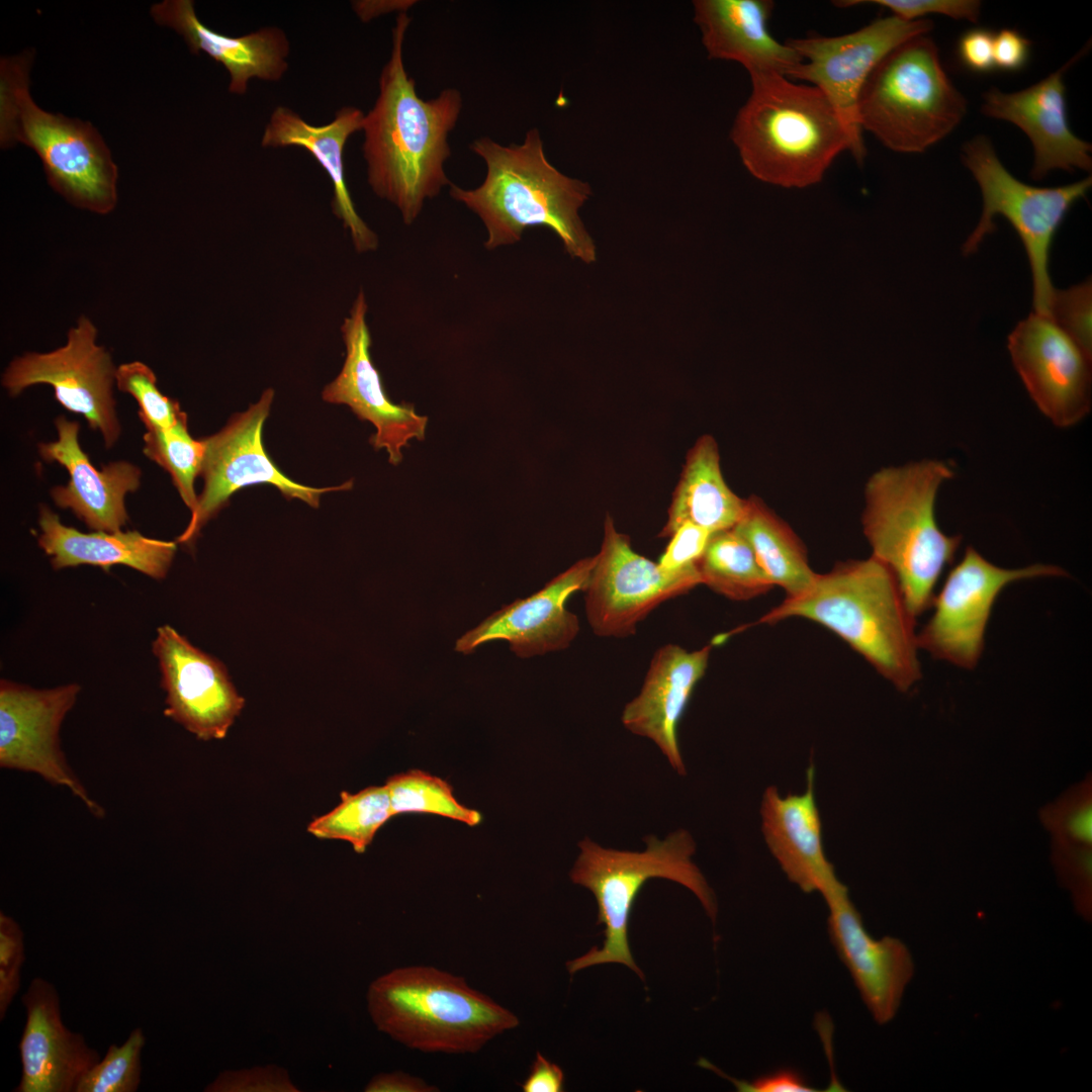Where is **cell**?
<instances>
[{
	"label": "cell",
	"mask_w": 1092,
	"mask_h": 1092,
	"mask_svg": "<svg viewBox=\"0 0 1092 1092\" xmlns=\"http://www.w3.org/2000/svg\"><path fill=\"white\" fill-rule=\"evenodd\" d=\"M411 21L406 12L398 13L390 58L379 77V94L362 126L368 184L399 210L405 224L415 221L426 199L451 185L444 170L451 155L448 134L462 109L461 93L454 88L429 100L418 96L402 58Z\"/></svg>",
	"instance_id": "obj_1"
},
{
	"label": "cell",
	"mask_w": 1092,
	"mask_h": 1092,
	"mask_svg": "<svg viewBox=\"0 0 1092 1092\" xmlns=\"http://www.w3.org/2000/svg\"><path fill=\"white\" fill-rule=\"evenodd\" d=\"M469 148L484 161L485 179L475 189L451 183L449 193L480 217L488 235L486 249L516 243L527 228L542 225L557 235L571 257L595 261V245L578 214L590 186L548 161L537 128L528 130L521 144L503 146L482 136Z\"/></svg>",
	"instance_id": "obj_2"
},
{
	"label": "cell",
	"mask_w": 1092,
	"mask_h": 1092,
	"mask_svg": "<svg viewBox=\"0 0 1092 1092\" xmlns=\"http://www.w3.org/2000/svg\"><path fill=\"white\" fill-rule=\"evenodd\" d=\"M791 617L811 620L838 635L901 692L921 677L915 618L894 572L873 555L816 573L805 592L787 597L758 623Z\"/></svg>",
	"instance_id": "obj_3"
},
{
	"label": "cell",
	"mask_w": 1092,
	"mask_h": 1092,
	"mask_svg": "<svg viewBox=\"0 0 1092 1092\" xmlns=\"http://www.w3.org/2000/svg\"><path fill=\"white\" fill-rule=\"evenodd\" d=\"M750 79L730 139L755 178L802 188L820 182L842 152L854 157L847 127L817 87L776 74Z\"/></svg>",
	"instance_id": "obj_4"
},
{
	"label": "cell",
	"mask_w": 1092,
	"mask_h": 1092,
	"mask_svg": "<svg viewBox=\"0 0 1092 1092\" xmlns=\"http://www.w3.org/2000/svg\"><path fill=\"white\" fill-rule=\"evenodd\" d=\"M954 475L939 460H922L876 471L864 488L863 534L873 556L895 574L907 609L916 618L931 607L934 586L961 544L936 521L941 484Z\"/></svg>",
	"instance_id": "obj_5"
},
{
	"label": "cell",
	"mask_w": 1092,
	"mask_h": 1092,
	"mask_svg": "<svg viewBox=\"0 0 1092 1092\" xmlns=\"http://www.w3.org/2000/svg\"><path fill=\"white\" fill-rule=\"evenodd\" d=\"M367 1007L379 1031L424 1053L474 1054L520 1023L464 978L431 966L378 977L368 988Z\"/></svg>",
	"instance_id": "obj_6"
},
{
	"label": "cell",
	"mask_w": 1092,
	"mask_h": 1092,
	"mask_svg": "<svg viewBox=\"0 0 1092 1092\" xmlns=\"http://www.w3.org/2000/svg\"><path fill=\"white\" fill-rule=\"evenodd\" d=\"M34 52L0 61V145L24 144L40 158L50 186L75 207L108 214L116 206L118 169L88 121L50 113L30 95Z\"/></svg>",
	"instance_id": "obj_7"
},
{
	"label": "cell",
	"mask_w": 1092,
	"mask_h": 1092,
	"mask_svg": "<svg viewBox=\"0 0 1092 1092\" xmlns=\"http://www.w3.org/2000/svg\"><path fill=\"white\" fill-rule=\"evenodd\" d=\"M642 851L605 848L588 837L578 843L579 854L570 871L571 881L589 890L598 905V924L605 925L603 946L592 947L583 956L566 963L569 974L603 964H622L642 980L628 940V926L637 895L650 879L676 882L699 899L713 922L717 901L700 869L692 860L696 843L685 829L665 839L644 838Z\"/></svg>",
	"instance_id": "obj_8"
},
{
	"label": "cell",
	"mask_w": 1092,
	"mask_h": 1092,
	"mask_svg": "<svg viewBox=\"0 0 1092 1092\" xmlns=\"http://www.w3.org/2000/svg\"><path fill=\"white\" fill-rule=\"evenodd\" d=\"M966 113L967 100L928 34L890 51L870 74L857 102L862 131L902 154L925 152L951 133Z\"/></svg>",
	"instance_id": "obj_9"
},
{
	"label": "cell",
	"mask_w": 1092,
	"mask_h": 1092,
	"mask_svg": "<svg viewBox=\"0 0 1092 1092\" xmlns=\"http://www.w3.org/2000/svg\"><path fill=\"white\" fill-rule=\"evenodd\" d=\"M961 157L977 181L983 200L980 220L963 245V254L975 253L984 238L996 230L995 216L1005 217L1018 234L1029 260L1034 312L1051 317L1055 290L1050 275L1052 244L1069 209L1091 188V176L1058 187L1026 184L1004 167L990 140L982 134L964 145Z\"/></svg>",
	"instance_id": "obj_10"
},
{
	"label": "cell",
	"mask_w": 1092,
	"mask_h": 1092,
	"mask_svg": "<svg viewBox=\"0 0 1092 1092\" xmlns=\"http://www.w3.org/2000/svg\"><path fill=\"white\" fill-rule=\"evenodd\" d=\"M97 334L94 323L80 315L63 346L15 357L4 370L1 383L11 396L33 385L52 386L59 403L85 417L110 448L121 431L113 397L117 367L110 353L97 344Z\"/></svg>",
	"instance_id": "obj_11"
},
{
	"label": "cell",
	"mask_w": 1092,
	"mask_h": 1092,
	"mask_svg": "<svg viewBox=\"0 0 1092 1092\" xmlns=\"http://www.w3.org/2000/svg\"><path fill=\"white\" fill-rule=\"evenodd\" d=\"M274 390L267 388L260 399L243 413L235 414L217 433L203 438L205 453L200 475L203 489L190 521L177 542L191 544L204 525L224 508L240 488L268 483L288 498H299L317 508L321 496L330 491L346 490L353 480L332 487H311L291 480L267 455L262 443L263 425L269 415Z\"/></svg>",
	"instance_id": "obj_12"
},
{
	"label": "cell",
	"mask_w": 1092,
	"mask_h": 1092,
	"mask_svg": "<svg viewBox=\"0 0 1092 1092\" xmlns=\"http://www.w3.org/2000/svg\"><path fill=\"white\" fill-rule=\"evenodd\" d=\"M932 28L928 19L906 21L891 15L846 34L786 41L802 59L788 78L817 87L829 99L851 135L857 163H862L867 153L857 116L858 97L867 79L890 51L911 37L928 34Z\"/></svg>",
	"instance_id": "obj_13"
},
{
	"label": "cell",
	"mask_w": 1092,
	"mask_h": 1092,
	"mask_svg": "<svg viewBox=\"0 0 1092 1092\" xmlns=\"http://www.w3.org/2000/svg\"><path fill=\"white\" fill-rule=\"evenodd\" d=\"M702 583L699 567L668 571L638 554L606 516L604 538L585 588L589 626L601 637H627L666 600Z\"/></svg>",
	"instance_id": "obj_14"
},
{
	"label": "cell",
	"mask_w": 1092,
	"mask_h": 1092,
	"mask_svg": "<svg viewBox=\"0 0 1092 1092\" xmlns=\"http://www.w3.org/2000/svg\"><path fill=\"white\" fill-rule=\"evenodd\" d=\"M1066 575L1055 565L1034 564L1006 569L989 562L975 548H966L933 598L934 612L916 635L918 648L933 657L972 669L984 649L985 630L1002 589L1020 579Z\"/></svg>",
	"instance_id": "obj_15"
},
{
	"label": "cell",
	"mask_w": 1092,
	"mask_h": 1092,
	"mask_svg": "<svg viewBox=\"0 0 1092 1092\" xmlns=\"http://www.w3.org/2000/svg\"><path fill=\"white\" fill-rule=\"evenodd\" d=\"M79 692L77 684L34 689L2 679L0 766L32 772L67 788L93 816L103 818L105 810L89 796L61 749V726Z\"/></svg>",
	"instance_id": "obj_16"
},
{
	"label": "cell",
	"mask_w": 1092,
	"mask_h": 1092,
	"mask_svg": "<svg viewBox=\"0 0 1092 1092\" xmlns=\"http://www.w3.org/2000/svg\"><path fill=\"white\" fill-rule=\"evenodd\" d=\"M1012 363L1038 410L1070 428L1091 410V356L1051 317L1031 312L1007 341Z\"/></svg>",
	"instance_id": "obj_17"
},
{
	"label": "cell",
	"mask_w": 1092,
	"mask_h": 1092,
	"mask_svg": "<svg viewBox=\"0 0 1092 1092\" xmlns=\"http://www.w3.org/2000/svg\"><path fill=\"white\" fill-rule=\"evenodd\" d=\"M153 652L166 693L165 716L202 740L222 739L245 706L225 666L169 625L158 628Z\"/></svg>",
	"instance_id": "obj_18"
},
{
	"label": "cell",
	"mask_w": 1092,
	"mask_h": 1092,
	"mask_svg": "<svg viewBox=\"0 0 1092 1092\" xmlns=\"http://www.w3.org/2000/svg\"><path fill=\"white\" fill-rule=\"evenodd\" d=\"M368 305L363 290L357 294L341 326L346 348L343 367L324 388L325 401L346 404L362 421L376 429L370 443L385 449L391 464L403 458L402 448L411 440H424L428 418L416 413L412 403L391 401L371 358V336L366 322Z\"/></svg>",
	"instance_id": "obj_19"
},
{
	"label": "cell",
	"mask_w": 1092,
	"mask_h": 1092,
	"mask_svg": "<svg viewBox=\"0 0 1092 1092\" xmlns=\"http://www.w3.org/2000/svg\"><path fill=\"white\" fill-rule=\"evenodd\" d=\"M829 910L827 931L839 959L878 1024L897 1014L914 962L906 944L893 936L875 939L848 897L845 885L823 896Z\"/></svg>",
	"instance_id": "obj_20"
},
{
	"label": "cell",
	"mask_w": 1092,
	"mask_h": 1092,
	"mask_svg": "<svg viewBox=\"0 0 1092 1092\" xmlns=\"http://www.w3.org/2000/svg\"><path fill=\"white\" fill-rule=\"evenodd\" d=\"M596 555L578 560L529 598L516 600L467 631L455 650L468 654L479 645L506 640L520 657L568 647L579 630L577 617L566 610L568 598L585 590Z\"/></svg>",
	"instance_id": "obj_21"
},
{
	"label": "cell",
	"mask_w": 1092,
	"mask_h": 1092,
	"mask_svg": "<svg viewBox=\"0 0 1092 1092\" xmlns=\"http://www.w3.org/2000/svg\"><path fill=\"white\" fill-rule=\"evenodd\" d=\"M1086 50L1058 71L1023 90L1006 93L992 88L983 94L982 112L1018 126L1033 149L1030 177L1043 179L1051 171H1091V145L1071 130L1067 119L1066 70Z\"/></svg>",
	"instance_id": "obj_22"
},
{
	"label": "cell",
	"mask_w": 1092,
	"mask_h": 1092,
	"mask_svg": "<svg viewBox=\"0 0 1092 1092\" xmlns=\"http://www.w3.org/2000/svg\"><path fill=\"white\" fill-rule=\"evenodd\" d=\"M26 1021L19 1041L21 1079L15 1092H75L101 1059L85 1037L63 1022L56 987L35 977L21 997Z\"/></svg>",
	"instance_id": "obj_23"
},
{
	"label": "cell",
	"mask_w": 1092,
	"mask_h": 1092,
	"mask_svg": "<svg viewBox=\"0 0 1092 1092\" xmlns=\"http://www.w3.org/2000/svg\"><path fill=\"white\" fill-rule=\"evenodd\" d=\"M55 424L58 440L40 443L38 451L44 461L63 465L70 479L66 485L52 488L53 500L94 531H120L128 521L125 496L140 487L141 469L120 460L97 470L80 447L79 424L64 416Z\"/></svg>",
	"instance_id": "obj_24"
},
{
	"label": "cell",
	"mask_w": 1092,
	"mask_h": 1092,
	"mask_svg": "<svg viewBox=\"0 0 1092 1092\" xmlns=\"http://www.w3.org/2000/svg\"><path fill=\"white\" fill-rule=\"evenodd\" d=\"M712 645L688 651L667 644L654 653L640 693L622 713L623 725L652 740L679 775H686L677 728L693 691L705 674Z\"/></svg>",
	"instance_id": "obj_25"
},
{
	"label": "cell",
	"mask_w": 1092,
	"mask_h": 1092,
	"mask_svg": "<svg viewBox=\"0 0 1092 1092\" xmlns=\"http://www.w3.org/2000/svg\"><path fill=\"white\" fill-rule=\"evenodd\" d=\"M814 765L807 770L802 794L782 796L768 787L761 801V830L769 851L787 878L805 893L825 896L842 883L828 860L814 793Z\"/></svg>",
	"instance_id": "obj_26"
},
{
	"label": "cell",
	"mask_w": 1092,
	"mask_h": 1092,
	"mask_svg": "<svg viewBox=\"0 0 1092 1092\" xmlns=\"http://www.w3.org/2000/svg\"><path fill=\"white\" fill-rule=\"evenodd\" d=\"M693 7L710 59L739 63L750 78L769 74L788 78L802 62L793 48L768 30L772 1L696 0Z\"/></svg>",
	"instance_id": "obj_27"
},
{
	"label": "cell",
	"mask_w": 1092,
	"mask_h": 1092,
	"mask_svg": "<svg viewBox=\"0 0 1092 1092\" xmlns=\"http://www.w3.org/2000/svg\"><path fill=\"white\" fill-rule=\"evenodd\" d=\"M154 20L178 32L192 54L205 53L229 72V91L243 95L252 79L279 81L288 69L289 41L278 27L241 36L219 33L197 17L192 0H165L151 7Z\"/></svg>",
	"instance_id": "obj_28"
},
{
	"label": "cell",
	"mask_w": 1092,
	"mask_h": 1092,
	"mask_svg": "<svg viewBox=\"0 0 1092 1092\" xmlns=\"http://www.w3.org/2000/svg\"><path fill=\"white\" fill-rule=\"evenodd\" d=\"M365 114L357 107L339 109L327 124L314 125L289 107L278 106L264 129L263 147H300L309 152L325 169L334 189L333 212L351 236L359 253L378 247L376 234L356 211L346 182L344 149L351 134L362 130Z\"/></svg>",
	"instance_id": "obj_29"
},
{
	"label": "cell",
	"mask_w": 1092,
	"mask_h": 1092,
	"mask_svg": "<svg viewBox=\"0 0 1092 1092\" xmlns=\"http://www.w3.org/2000/svg\"><path fill=\"white\" fill-rule=\"evenodd\" d=\"M39 547L55 569L91 565L109 570L125 565L152 578L166 577L176 542L148 538L138 531L84 533L64 525L48 506L39 509Z\"/></svg>",
	"instance_id": "obj_30"
},
{
	"label": "cell",
	"mask_w": 1092,
	"mask_h": 1092,
	"mask_svg": "<svg viewBox=\"0 0 1092 1092\" xmlns=\"http://www.w3.org/2000/svg\"><path fill=\"white\" fill-rule=\"evenodd\" d=\"M746 499L726 483L715 439L701 436L689 450L673 491L667 521L659 537H670L689 522L711 533L732 529L741 519Z\"/></svg>",
	"instance_id": "obj_31"
},
{
	"label": "cell",
	"mask_w": 1092,
	"mask_h": 1092,
	"mask_svg": "<svg viewBox=\"0 0 1092 1092\" xmlns=\"http://www.w3.org/2000/svg\"><path fill=\"white\" fill-rule=\"evenodd\" d=\"M751 547L755 557L774 585H780L787 597L805 592L816 572L809 565L804 544L790 528L760 498L746 499L745 511L732 528Z\"/></svg>",
	"instance_id": "obj_32"
},
{
	"label": "cell",
	"mask_w": 1092,
	"mask_h": 1092,
	"mask_svg": "<svg viewBox=\"0 0 1092 1092\" xmlns=\"http://www.w3.org/2000/svg\"><path fill=\"white\" fill-rule=\"evenodd\" d=\"M699 570L702 583L734 601L754 599L774 586L750 545L733 529L712 534Z\"/></svg>",
	"instance_id": "obj_33"
},
{
	"label": "cell",
	"mask_w": 1092,
	"mask_h": 1092,
	"mask_svg": "<svg viewBox=\"0 0 1092 1092\" xmlns=\"http://www.w3.org/2000/svg\"><path fill=\"white\" fill-rule=\"evenodd\" d=\"M391 817L386 786H371L355 794L342 792L340 804L314 818L307 831L321 839L345 840L356 852L362 853Z\"/></svg>",
	"instance_id": "obj_34"
},
{
	"label": "cell",
	"mask_w": 1092,
	"mask_h": 1092,
	"mask_svg": "<svg viewBox=\"0 0 1092 1092\" xmlns=\"http://www.w3.org/2000/svg\"><path fill=\"white\" fill-rule=\"evenodd\" d=\"M393 816L402 813H428L476 826L478 811L459 803L453 788L443 779L420 769L393 775L386 780Z\"/></svg>",
	"instance_id": "obj_35"
},
{
	"label": "cell",
	"mask_w": 1092,
	"mask_h": 1092,
	"mask_svg": "<svg viewBox=\"0 0 1092 1092\" xmlns=\"http://www.w3.org/2000/svg\"><path fill=\"white\" fill-rule=\"evenodd\" d=\"M143 441L145 455L170 474L182 500L192 512L198 499L194 480L202 469L203 440L190 436L184 420L170 429L148 428Z\"/></svg>",
	"instance_id": "obj_36"
},
{
	"label": "cell",
	"mask_w": 1092,
	"mask_h": 1092,
	"mask_svg": "<svg viewBox=\"0 0 1092 1092\" xmlns=\"http://www.w3.org/2000/svg\"><path fill=\"white\" fill-rule=\"evenodd\" d=\"M145 1044L143 1028L132 1029L121 1045L108 1046L104 1057L80 1079L75 1092H135Z\"/></svg>",
	"instance_id": "obj_37"
},
{
	"label": "cell",
	"mask_w": 1092,
	"mask_h": 1092,
	"mask_svg": "<svg viewBox=\"0 0 1092 1092\" xmlns=\"http://www.w3.org/2000/svg\"><path fill=\"white\" fill-rule=\"evenodd\" d=\"M115 383L120 391L136 400L139 417L146 429H170L187 420L178 401L160 391L157 377L147 364L141 361L120 364L116 368Z\"/></svg>",
	"instance_id": "obj_38"
},
{
	"label": "cell",
	"mask_w": 1092,
	"mask_h": 1092,
	"mask_svg": "<svg viewBox=\"0 0 1092 1092\" xmlns=\"http://www.w3.org/2000/svg\"><path fill=\"white\" fill-rule=\"evenodd\" d=\"M1091 312L1090 278L1067 289L1054 290L1051 318L1089 355H1092Z\"/></svg>",
	"instance_id": "obj_39"
},
{
	"label": "cell",
	"mask_w": 1092,
	"mask_h": 1092,
	"mask_svg": "<svg viewBox=\"0 0 1092 1092\" xmlns=\"http://www.w3.org/2000/svg\"><path fill=\"white\" fill-rule=\"evenodd\" d=\"M24 935L20 925L0 912V1019L20 988L21 968L25 960Z\"/></svg>",
	"instance_id": "obj_40"
},
{
	"label": "cell",
	"mask_w": 1092,
	"mask_h": 1092,
	"mask_svg": "<svg viewBox=\"0 0 1092 1092\" xmlns=\"http://www.w3.org/2000/svg\"><path fill=\"white\" fill-rule=\"evenodd\" d=\"M870 3L889 9L893 16L906 21L924 19L929 14L944 15L958 20L977 22L982 3L977 0H872L836 1L835 5L846 7Z\"/></svg>",
	"instance_id": "obj_41"
},
{
	"label": "cell",
	"mask_w": 1092,
	"mask_h": 1092,
	"mask_svg": "<svg viewBox=\"0 0 1092 1092\" xmlns=\"http://www.w3.org/2000/svg\"><path fill=\"white\" fill-rule=\"evenodd\" d=\"M206 1092H297L288 1072L268 1065L237 1071H223L209 1083Z\"/></svg>",
	"instance_id": "obj_42"
},
{
	"label": "cell",
	"mask_w": 1092,
	"mask_h": 1092,
	"mask_svg": "<svg viewBox=\"0 0 1092 1092\" xmlns=\"http://www.w3.org/2000/svg\"><path fill=\"white\" fill-rule=\"evenodd\" d=\"M713 533L692 523L682 524L671 536L658 565L668 571L699 567Z\"/></svg>",
	"instance_id": "obj_43"
},
{
	"label": "cell",
	"mask_w": 1092,
	"mask_h": 1092,
	"mask_svg": "<svg viewBox=\"0 0 1092 1092\" xmlns=\"http://www.w3.org/2000/svg\"><path fill=\"white\" fill-rule=\"evenodd\" d=\"M700 1065L709 1068L729 1079L741 1092H814V1089L804 1076L793 1069H780L775 1072L761 1075L752 1081H744L730 1078L715 1068L706 1060H701Z\"/></svg>",
	"instance_id": "obj_44"
},
{
	"label": "cell",
	"mask_w": 1092,
	"mask_h": 1092,
	"mask_svg": "<svg viewBox=\"0 0 1092 1092\" xmlns=\"http://www.w3.org/2000/svg\"><path fill=\"white\" fill-rule=\"evenodd\" d=\"M994 34L986 28H973L965 32L958 44V55L968 69L977 73L992 71Z\"/></svg>",
	"instance_id": "obj_45"
},
{
	"label": "cell",
	"mask_w": 1092,
	"mask_h": 1092,
	"mask_svg": "<svg viewBox=\"0 0 1092 1092\" xmlns=\"http://www.w3.org/2000/svg\"><path fill=\"white\" fill-rule=\"evenodd\" d=\"M1030 56V41L1016 29L1003 28L994 34V66L1005 72L1025 67Z\"/></svg>",
	"instance_id": "obj_46"
},
{
	"label": "cell",
	"mask_w": 1092,
	"mask_h": 1092,
	"mask_svg": "<svg viewBox=\"0 0 1092 1092\" xmlns=\"http://www.w3.org/2000/svg\"><path fill=\"white\" fill-rule=\"evenodd\" d=\"M563 1084L564 1074L561 1068L538 1052L530 1074L522 1084V1090L524 1092H561Z\"/></svg>",
	"instance_id": "obj_47"
},
{
	"label": "cell",
	"mask_w": 1092,
	"mask_h": 1092,
	"mask_svg": "<svg viewBox=\"0 0 1092 1092\" xmlns=\"http://www.w3.org/2000/svg\"><path fill=\"white\" fill-rule=\"evenodd\" d=\"M366 1092H435L437 1087L404 1072L380 1073L365 1086Z\"/></svg>",
	"instance_id": "obj_48"
},
{
	"label": "cell",
	"mask_w": 1092,
	"mask_h": 1092,
	"mask_svg": "<svg viewBox=\"0 0 1092 1092\" xmlns=\"http://www.w3.org/2000/svg\"><path fill=\"white\" fill-rule=\"evenodd\" d=\"M1066 832L1076 841L1084 844L1092 842V808L1087 801L1071 810L1065 819Z\"/></svg>",
	"instance_id": "obj_49"
},
{
	"label": "cell",
	"mask_w": 1092,
	"mask_h": 1092,
	"mask_svg": "<svg viewBox=\"0 0 1092 1092\" xmlns=\"http://www.w3.org/2000/svg\"><path fill=\"white\" fill-rule=\"evenodd\" d=\"M416 2L417 1H412V0H406V1L405 0H403V1L402 0L401 1H386L385 4H375L376 6H378V8H371L368 5H366L365 2H359L361 4H355L354 7L356 9L357 14L360 16V18L363 21H367L370 18L381 14L382 12L386 13V12L394 10V9L398 10L399 13L400 12H406V10L411 6H413Z\"/></svg>",
	"instance_id": "obj_50"
}]
</instances>
